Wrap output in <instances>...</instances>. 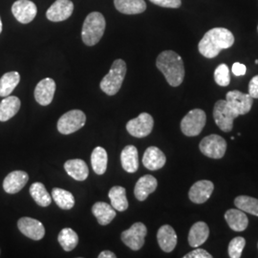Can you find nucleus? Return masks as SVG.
<instances>
[{
  "instance_id": "nucleus-1",
  "label": "nucleus",
  "mask_w": 258,
  "mask_h": 258,
  "mask_svg": "<svg viewBox=\"0 0 258 258\" xmlns=\"http://www.w3.org/2000/svg\"><path fill=\"white\" fill-rule=\"evenodd\" d=\"M234 43V37L226 28H213L208 31L198 44L201 55L207 58H213L224 49L231 48Z\"/></svg>"
},
{
  "instance_id": "nucleus-2",
  "label": "nucleus",
  "mask_w": 258,
  "mask_h": 258,
  "mask_svg": "<svg viewBox=\"0 0 258 258\" xmlns=\"http://www.w3.org/2000/svg\"><path fill=\"white\" fill-rule=\"evenodd\" d=\"M157 68L163 73L170 86L177 87L182 84L184 78V61L174 51H164L158 55Z\"/></svg>"
},
{
  "instance_id": "nucleus-3",
  "label": "nucleus",
  "mask_w": 258,
  "mask_h": 258,
  "mask_svg": "<svg viewBox=\"0 0 258 258\" xmlns=\"http://www.w3.org/2000/svg\"><path fill=\"white\" fill-rule=\"evenodd\" d=\"M105 19L101 13L93 12L83 22L82 38L85 45L94 46L101 40L105 30Z\"/></svg>"
},
{
  "instance_id": "nucleus-4",
  "label": "nucleus",
  "mask_w": 258,
  "mask_h": 258,
  "mask_svg": "<svg viewBox=\"0 0 258 258\" xmlns=\"http://www.w3.org/2000/svg\"><path fill=\"white\" fill-rule=\"evenodd\" d=\"M126 75V63L122 59H116L111 66L109 73L104 76L101 82V89L109 96H114L121 87Z\"/></svg>"
},
{
  "instance_id": "nucleus-5",
  "label": "nucleus",
  "mask_w": 258,
  "mask_h": 258,
  "mask_svg": "<svg viewBox=\"0 0 258 258\" xmlns=\"http://www.w3.org/2000/svg\"><path fill=\"white\" fill-rule=\"evenodd\" d=\"M207 121L205 111L195 108L189 111L181 121V130L187 137L198 136L203 130Z\"/></svg>"
},
{
  "instance_id": "nucleus-6",
  "label": "nucleus",
  "mask_w": 258,
  "mask_h": 258,
  "mask_svg": "<svg viewBox=\"0 0 258 258\" xmlns=\"http://www.w3.org/2000/svg\"><path fill=\"white\" fill-rule=\"evenodd\" d=\"M237 117L239 115L231 108L226 100H220L215 103L213 118L217 126L223 132H231L233 127V120Z\"/></svg>"
},
{
  "instance_id": "nucleus-7",
  "label": "nucleus",
  "mask_w": 258,
  "mask_h": 258,
  "mask_svg": "<svg viewBox=\"0 0 258 258\" xmlns=\"http://www.w3.org/2000/svg\"><path fill=\"white\" fill-rule=\"evenodd\" d=\"M86 122V116L83 111H68L63 114L57 121V130L64 135L72 134L76 131L83 128Z\"/></svg>"
},
{
  "instance_id": "nucleus-8",
  "label": "nucleus",
  "mask_w": 258,
  "mask_h": 258,
  "mask_svg": "<svg viewBox=\"0 0 258 258\" xmlns=\"http://www.w3.org/2000/svg\"><path fill=\"white\" fill-rule=\"evenodd\" d=\"M199 148L205 156L212 159H221L227 150V142L221 136L212 134L201 141Z\"/></svg>"
},
{
  "instance_id": "nucleus-9",
  "label": "nucleus",
  "mask_w": 258,
  "mask_h": 258,
  "mask_svg": "<svg viewBox=\"0 0 258 258\" xmlns=\"http://www.w3.org/2000/svg\"><path fill=\"white\" fill-rule=\"evenodd\" d=\"M148 233V229L145 224L137 222L133 224L128 230L122 231L121 241L128 248L133 250H139L145 244V238Z\"/></svg>"
},
{
  "instance_id": "nucleus-10",
  "label": "nucleus",
  "mask_w": 258,
  "mask_h": 258,
  "mask_svg": "<svg viewBox=\"0 0 258 258\" xmlns=\"http://www.w3.org/2000/svg\"><path fill=\"white\" fill-rule=\"evenodd\" d=\"M154 125V120L148 113H142L137 118L129 120L126 123V130L135 138H145L148 136Z\"/></svg>"
},
{
  "instance_id": "nucleus-11",
  "label": "nucleus",
  "mask_w": 258,
  "mask_h": 258,
  "mask_svg": "<svg viewBox=\"0 0 258 258\" xmlns=\"http://www.w3.org/2000/svg\"><path fill=\"white\" fill-rule=\"evenodd\" d=\"M12 13L19 22L28 24L37 16V5L31 0H18L12 6Z\"/></svg>"
},
{
  "instance_id": "nucleus-12",
  "label": "nucleus",
  "mask_w": 258,
  "mask_h": 258,
  "mask_svg": "<svg viewBox=\"0 0 258 258\" xmlns=\"http://www.w3.org/2000/svg\"><path fill=\"white\" fill-rule=\"evenodd\" d=\"M226 101L239 116L249 113L253 103V99L249 94L240 92L238 90H232L227 93Z\"/></svg>"
},
{
  "instance_id": "nucleus-13",
  "label": "nucleus",
  "mask_w": 258,
  "mask_h": 258,
  "mask_svg": "<svg viewBox=\"0 0 258 258\" xmlns=\"http://www.w3.org/2000/svg\"><path fill=\"white\" fill-rule=\"evenodd\" d=\"M74 11L71 0H56L47 10L46 18L52 22H60L69 19Z\"/></svg>"
},
{
  "instance_id": "nucleus-14",
  "label": "nucleus",
  "mask_w": 258,
  "mask_h": 258,
  "mask_svg": "<svg viewBox=\"0 0 258 258\" xmlns=\"http://www.w3.org/2000/svg\"><path fill=\"white\" fill-rule=\"evenodd\" d=\"M18 228L22 234L33 240L42 239L45 235V229L41 222L31 217H22L18 222Z\"/></svg>"
},
{
  "instance_id": "nucleus-15",
  "label": "nucleus",
  "mask_w": 258,
  "mask_h": 258,
  "mask_svg": "<svg viewBox=\"0 0 258 258\" xmlns=\"http://www.w3.org/2000/svg\"><path fill=\"white\" fill-rule=\"evenodd\" d=\"M214 189V184L212 181L201 180L192 184L189 189L188 197L191 202L195 204H203L207 202Z\"/></svg>"
},
{
  "instance_id": "nucleus-16",
  "label": "nucleus",
  "mask_w": 258,
  "mask_h": 258,
  "mask_svg": "<svg viewBox=\"0 0 258 258\" xmlns=\"http://www.w3.org/2000/svg\"><path fill=\"white\" fill-rule=\"evenodd\" d=\"M55 83L51 78L43 79L37 83L35 89V99L40 105H49L55 96Z\"/></svg>"
},
{
  "instance_id": "nucleus-17",
  "label": "nucleus",
  "mask_w": 258,
  "mask_h": 258,
  "mask_svg": "<svg viewBox=\"0 0 258 258\" xmlns=\"http://www.w3.org/2000/svg\"><path fill=\"white\" fill-rule=\"evenodd\" d=\"M29 175L22 170H15L6 176L3 182L4 190L9 194H16L20 191L27 184Z\"/></svg>"
},
{
  "instance_id": "nucleus-18",
  "label": "nucleus",
  "mask_w": 258,
  "mask_h": 258,
  "mask_svg": "<svg viewBox=\"0 0 258 258\" xmlns=\"http://www.w3.org/2000/svg\"><path fill=\"white\" fill-rule=\"evenodd\" d=\"M157 240L161 249L166 252H171L177 245V234L171 226L164 225L157 232Z\"/></svg>"
},
{
  "instance_id": "nucleus-19",
  "label": "nucleus",
  "mask_w": 258,
  "mask_h": 258,
  "mask_svg": "<svg viewBox=\"0 0 258 258\" xmlns=\"http://www.w3.org/2000/svg\"><path fill=\"white\" fill-rule=\"evenodd\" d=\"M166 158L164 152L156 147L148 148L144 157L143 164L149 170H158L166 165Z\"/></svg>"
},
{
  "instance_id": "nucleus-20",
  "label": "nucleus",
  "mask_w": 258,
  "mask_h": 258,
  "mask_svg": "<svg viewBox=\"0 0 258 258\" xmlns=\"http://www.w3.org/2000/svg\"><path fill=\"white\" fill-rule=\"evenodd\" d=\"M158 182L152 175H145L141 177L136 183L134 188L135 197L139 201H145L149 194H153L156 190Z\"/></svg>"
},
{
  "instance_id": "nucleus-21",
  "label": "nucleus",
  "mask_w": 258,
  "mask_h": 258,
  "mask_svg": "<svg viewBox=\"0 0 258 258\" xmlns=\"http://www.w3.org/2000/svg\"><path fill=\"white\" fill-rule=\"evenodd\" d=\"M225 219L232 231H245L249 225L246 213L239 209H231L225 213Z\"/></svg>"
},
{
  "instance_id": "nucleus-22",
  "label": "nucleus",
  "mask_w": 258,
  "mask_h": 258,
  "mask_svg": "<svg viewBox=\"0 0 258 258\" xmlns=\"http://www.w3.org/2000/svg\"><path fill=\"white\" fill-rule=\"evenodd\" d=\"M120 162L122 168L128 172L134 173L139 168V154L137 148L134 146H127L120 153Z\"/></svg>"
},
{
  "instance_id": "nucleus-23",
  "label": "nucleus",
  "mask_w": 258,
  "mask_h": 258,
  "mask_svg": "<svg viewBox=\"0 0 258 258\" xmlns=\"http://www.w3.org/2000/svg\"><path fill=\"white\" fill-rule=\"evenodd\" d=\"M210 229L205 222H197L191 227L188 233V243L190 247L197 248L203 245L209 238Z\"/></svg>"
},
{
  "instance_id": "nucleus-24",
  "label": "nucleus",
  "mask_w": 258,
  "mask_h": 258,
  "mask_svg": "<svg viewBox=\"0 0 258 258\" xmlns=\"http://www.w3.org/2000/svg\"><path fill=\"white\" fill-rule=\"evenodd\" d=\"M65 171L77 181H84L89 175V170L86 163L81 159L69 160L64 164Z\"/></svg>"
},
{
  "instance_id": "nucleus-25",
  "label": "nucleus",
  "mask_w": 258,
  "mask_h": 258,
  "mask_svg": "<svg viewBox=\"0 0 258 258\" xmlns=\"http://www.w3.org/2000/svg\"><path fill=\"white\" fill-rule=\"evenodd\" d=\"M92 212L99 224L102 226H106L110 224L116 217V210L109 204L105 202H97L94 204Z\"/></svg>"
},
{
  "instance_id": "nucleus-26",
  "label": "nucleus",
  "mask_w": 258,
  "mask_h": 258,
  "mask_svg": "<svg viewBox=\"0 0 258 258\" xmlns=\"http://www.w3.org/2000/svg\"><path fill=\"white\" fill-rule=\"evenodd\" d=\"M21 102L16 96H8L0 102V121H7L12 119L20 109Z\"/></svg>"
},
{
  "instance_id": "nucleus-27",
  "label": "nucleus",
  "mask_w": 258,
  "mask_h": 258,
  "mask_svg": "<svg viewBox=\"0 0 258 258\" xmlns=\"http://www.w3.org/2000/svg\"><path fill=\"white\" fill-rule=\"evenodd\" d=\"M115 8L124 15H138L147 10L145 0H114Z\"/></svg>"
},
{
  "instance_id": "nucleus-28",
  "label": "nucleus",
  "mask_w": 258,
  "mask_h": 258,
  "mask_svg": "<svg viewBox=\"0 0 258 258\" xmlns=\"http://www.w3.org/2000/svg\"><path fill=\"white\" fill-rule=\"evenodd\" d=\"M111 206L119 212H124L128 209V201L126 198V190L120 185H115L111 188L108 194Z\"/></svg>"
},
{
  "instance_id": "nucleus-29",
  "label": "nucleus",
  "mask_w": 258,
  "mask_h": 258,
  "mask_svg": "<svg viewBox=\"0 0 258 258\" xmlns=\"http://www.w3.org/2000/svg\"><path fill=\"white\" fill-rule=\"evenodd\" d=\"M107 162H108V156L107 152L104 148L102 147H97L93 150L91 155V165H92L93 170L96 174L102 175L105 173L107 168Z\"/></svg>"
},
{
  "instance_id": "nucleus-30",
  "label": "nucleus",
  "mask_w": 258,
  "mask_h": 258,
  "mask_svg": "<svg viewBox=\"0 0 258 258\" xmlns=\"http://www.w3.org/2000/svg\"><path fill=\"white\" fill-rule=\"evenodd\" d=\"M20 82L19 72L12 71L3 75L0 79V97H8Z\"/></svg>"
},
{
  "instance_id": "nucleus-31",
  "label": "nucleus",
  "mask_w": 258,
  "mask_h": 258,
  "mask_svg": "<svg viewBox=\"0 0 258 258\" xmlns=\"http://www.w3.org/2000/svg\"><path fill=\"white\" fill-rule=\"evenodd\" d=\"M30 194L38 206L45 208L51 205L52 198L47 191L45 185L42 183L37 182L32 184L30 186Z\"/></svg>"
},
{
  "instance_id": "nucleus-32",
  "label": "nucleus",
  "mask_w": 258,
  "mask_h": 258,
  "mask_svg": "<svg viewBox=\"0 0 258 258\" xmlns=\"http://www.w3.org/2000/svg\"><path fill=\"white\" fill-rule=\"evenodd\" d=\"M52 197L55 204L62 210H70L75 206L74 195L62 188H53Z\"/></svg>"
},
{
  "instance_id": "nucleus-33",
  "label": "nucleus",
  "mask_w": 258,
  "mask_h": 258,
  "mask_svg": "<svg viewBox=\"0 0 258 258\" xmlns=\"http://www.w3.org/2000/svg\"><path fill=\"white\" fill-rule=\"evenodd\" d=\"M57 241L65 251H71L79 243V236L76 231L70 228H65L59 232Z\"/></svg>"
},
{
  "instance_id": "nucleus-34",
  "label": "nucleus",
  "mask_w": 258,
  "mask_h": 258,
  "mask_svg": "<svg viewBox=\"0 0 258 258\" xmlns=\"http://www.w3.org/2000/svg\"><path fill=\"white\" fill-rule=\"evenodd\" d=\"M234 205L237 209L244 212H248L254 216H258V199L250 196L241 195L235 198Z\"/></svg>"
},
{
  "instance_id": "nucleus-35",
  "label": "nucleus",
  "mask_w": 258,
  "mask_h": 258,
  "mask_svg": "<svg viewBox=\"0 0 258 258\" xmlns=\"http://www.w3.org/2000/svg\"><path fill=\"white\" fill-rule=\"evenodd\" d=\"M215 83L220 86H228L231 83L230 70L226 64H220L214 71Z\"/></svg>"
},
{
  "instance_id": "nucleus-36",
  "label": "nucleus",
  "mask_w": 258,
  "mask_h": 258,
  "mask_svg": "<svg viewBox=\"0 0 258 258\" xmlns=\"http://www.w3.org/2000/svg\"><path fill=\"white\" fill-rule=\"evenodd\" d=\"M246 245V240L244 237H235L231 240L229 244V255L231 258H239L242 255L243 249Z\"/></svg>"
},
{
  "instance_id": "nucleus-37",
  "label": "nucleus",
  "mask_w": 258,
  "mask_h": 258,
  "mask_svg": "<svg viewBox=\"0 0 258 258\" xmlns=\"http://www.w3.org/2000/svg\"><path fill=\"white\" fill-rule=\"evenodd\" d=\"M149 1L160 7L171 8V9L180 8V6L182 5L181 0H149Z\"/></svg>"
},
{
  "instance_id": "nucleus-38",
  "label": "nucleus",
  "mask_w": 258,
  "mask_h": 258,
  "mask_svg": "<svg viewBox=\"0 0 258 258\" xmlns=\"http://www.w3.org/2000/svg\"><path fill=\"white\" fill-rule=\"evenodd\" d=\"M212 254H210L206 249L196 248V249L188 252L184 255V258H212Z\"/></svg>"
},
{
  "instance_id": "nucleus-39",
  "label": "nucleus",
  "mask_w": 258,
  "mask_h": 258,
  "mask_svg": "<svg viewBox=\"0 0 258 258\" xmlns=\"http://www.w3.org/2000/svg\"><path fill=\"white\" fill-rule=\"evenodd\" d=\"M249 95L252 99H258V75L253 77L249 82Z\"/></svg>"
},
{
  "instance_id": "nucleus-40",
  "label": "nucleus",
  "mask_w": 258,
  "mask_h": 258,
  "mask_svg": "<svg viewBox=\"0 0 258 258\" xmlns=\"http://www.w3.org/2000/svg\"><path fill=\"white\" fill-rule=\"evenodd\" d=\"M231 71H232V73L235 75V76L240 77V76H244V75L246 74L247 68H246L245 65L242 64V63L235 62V63H233V65H232Z\"/></svg>"
},
{
  "instance_id": "nucleus-41",
  "label": "nucleus",
  "mask_w": 258,
  "mask_h": 258,
  "mask_svg": "<svg viewBox=\"0 0 258 258\" xmlns=\"http://www.w3.org/2000/svg\"><path fill=\"white\" fill-rule=\"evenodd\" d=\"M99 258H116V254L114 252H112L110 250H103L100 254H99Z\"/></svg>"
},
{
  "instance_id": "nucleus-42",
  "label": "nucleus",
  "mask_w": 258,
  "mask_h": 258,
  "mask_svg": "<svg viewBox=\"0 0 258 258\" xmlns=\"http://www.w3.org/2000/svg\"><path fill=\"white\" fill-rule=\"evenodd\" d=\"M1 32H2V21H1V19H0V34H1Z\"/></svg>"
},
{
  "instance_id": "nucleus-43",
  "label": "nucleus",
  "mask_w": 258,
  "mask_h": 258,
  "mask_svg": "<svg viewBox=\"0 0 258 258\" xmlns=\"http://www.w3.org/2000/svg\"><path fill=\"white\" fill-rule=\"evenodd\" d=\"M255 63H256V64H258V59H256V60H255Z\"/></svg>"
},
{
  "instance_id": "nucleus-44",
  "label": "nucleus",
  "mask_w": 258,
  "mask_h": 258,
  "mask_svg": "<svg viewBox=\"0 0 258 258\" xmlns=\"http://www.w3.org/2000/svg\"><path fill=\"white\" fill-rule=\"evenodd\" d=\"M257 247H258V244H257Z\"/></svg>"
}]
</instances>
